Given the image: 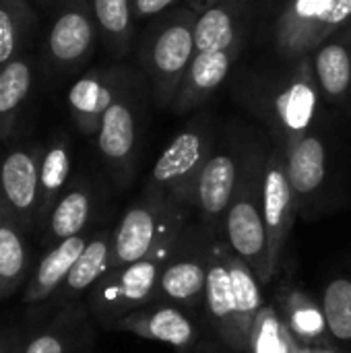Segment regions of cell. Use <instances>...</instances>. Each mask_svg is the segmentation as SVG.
Segmentation results:
<instances>
[{
	"label": "cell",
	"mask_w": 351,
	"mask_h": 353,
	"mask_svg": "<svg viewBox=\"0 0 351 353\" xmlns=\"http://www.w3.org/2000/svg\"><path fill=\"white\" fill-rule=\"evenodd\" d=\"M265 159L267 153L261 147H242L240 178L223 221L228 246L254 271L261 285H269L273 279L269 271V244L263 217Z\"/></svg>",
	"instance_id": "obj_1"
},
{
	"label": "cell",
	"mask_w": 351,
	"mask_h": 353,
	"mask_svg": "<svg viewBox=\"0 0 351 353\" xmlns=\"http://www.w3.org/2000/svg\"><path fill=\"white\" fill-rule=\"evenodd\" d=\"M199 12L190 6L176 8L161 17L141 48V62L159 108H170L186 68L194 56V23Z\"/></svg>",
	"instance_id": "obj_2"
},
{
	"label": "cell",
	"mask_w": 351,
	"mask_h": 353,
	"mask_svg": "<svg viewBox=\"0 0 351 353\" xmlns=\"http://www.w3.org/2000/svg\"><path fill=\"white\" fill-rule=\"evenodd\" d=\"M184 230V207L145 190L112 232L110 271L147 259L161 242L176 238Z\"/></svg>",
	"instance_id": "obj_3"
},
{
	"label": "cell",
	"mask_w": 351,
	"mask_h": 353,
	"mask_svg": "<svg viewBox=\"0 0 351 353\" xmlns=\"http://www.w3.org/2000/svg\"><path fill=\"white\" fill-rule=\"evenodd\" d=\"M180 234L176 238L161 242L147 259L108 271L93 285L91 310L103 325L110 327L118 319L157 300L161 269L166 267Z\"/></svg>",
	"instance_id": "obj_4"
},
{
	"label": "cell",
	"mask_w": 351,
	"mask_h": 353,
	"mask_svg": "<svg viewBox=\"0 0 351 353\" xmlns=\"http://www.w3.org/2000/svg\"><path fill=\"white\" fill-rule=\"evenodd\" d=\"M213 151V134L207 122H194L178 132L157 157L147 190L182 207L194 205L201 172Z\"/></svg>",
	"instance_id": "obj_5"
},
{
	"label": "cell",
	"mask_w": 351,
	"mask_h": 353,
	"mask_svg": "<svg viewBox=\"0 0 351 353\" xmlns=\"http://www.w3.org/2000/svg\"><path fill=\"white\" fill-rule=\"evenodd\" d=\"M261 97V110L277 134L279 147H285L292 141L308 134L321 99L310 56L298 58L296 66L279 81L271 83L269 91Z\"/></svg>",
	"instance_id": "obj_6"
},
{
	"label": "cell",
	"mask_w": 351,
	"mask_h": 353,
	"mask_svg": "<svg viewBox=\"0 0 351 353\" xmlns=\"http://www.w3.org/2000/svg\"><path fill=\"white\" fill-rule=\"evenodd\" d=\"M139 120H141V83L137 77L120 91L114 103L106 110L95 134L97 149L116 180L126 182L132 174L139 151Z\"/></svg>",
	"instance_id": "obj_7"
},
{
	"label": "cell",
	"mask_w": 351,
	"mask_h": 353,
	"mask_svg": "<svg viewBox=\"0 0 351 353\" xmlns=\"http://www.w3.org/2000/svg\"><path fill=\"white\" fill-rule=\"evenodd\" d=\"M97 33L91 0H58L46 39L52 68L58 72L79 70L93 54Z\"/></svg>",
	"instance_id": "obj_8"
},
{
	"label": "cell",
	"mask_w": 351,
	"mask_h": 353,
	"mask_svg": "<svg viewBox=\"0 0 351 353\" xmlns=\"http://www.w3.org/2000/svg\"><path fill=\"white\" fill-rule=\"evenodd\" d=\"M211 244H203L194 234L182 230L166 267L159 275L157 300L178 308H197L203 304L207 288V267Z\"/></svg>",
	"instance_id": "obj_9"
},
{
	"label": "cell",
	"mask_w": 351,
	"mask_h": 353,
	"mask_svg": "<svg viewBox=\"0 0 351 353\" xmlns=\"http://www.w3.org/2000/svg\"><path fill=\"white\" fill-rule=\"evenodd\" d=\"M298 203L288 178L285 153L277 145L265 159L263 170V217L267 228V244H269V271L271 277L279 271L294 219H296Z\"/></svg>",
	"instance_id": "obj_10"
},
{
	"label": "cell",
	"mask_w": 351,
	"mask_h": 353,
	"mask_svg": "<svg viewBox=\"0 0 351 353\" xmlns=\"http://www.w3.org/2000/svg\"><path fill=\"white\" fill-rule=\"evenodd\" d=\"M230 254L232 248L228 246V242H219L213 238L203 306L217 339L236 353H248V347L242 341L238 329V308H236V292L230 273Z\"/></svg>",
	"instance_id": "obj_11"
},
{
	"label": "cell",
	"mask_w": 351,
	"mask_h": 353,
	"mask_svg": "<svg viewBox=\"0 0 351 353\" xmlns=\"http://www.w3.org/2000/svg\"><path fill=\"white\" fill-rule=\"evenodd\" d=\"M242 149H213L197 184L194 205L203 217L205 228L215 238L223 232V221L234 199L238 178H240Z\"/></svg>",
	"instance_id": "obj_12"
},
{
	"label": "cell",
	"mask_w": 351,
	"mask_h": 353,
	"mask_svg": "<svg viewBox=\"0 0 351 353\" xmlns=\"http://www.w3.org/2000/svg\"><path fill=\"white\" fill-rule=\"evenodd\" d=\"M134 74L124 66L91 68L68 91V110L74 126L85 137H95L106 110Z\"/></svg>",
	"instance_id": "obj_13"
},
{
	"label": "cell",
	"mask_w": 351,
	"mask_h": 353,
	"mask_svg": "<svg viewBox=\"0 0 351 353\" xmlns=\"http://www.w3.org/2000/svg\"><path fill=\"white\" fill-rule=\"evenodd\" d=\"M41 153L39 147H17L0 161V199L23 228L37 221Z\"/></svg>",
	"instance_id": "obj_14"
},
{
	"label": "cell",
	"mask_w": 351,
	"mask_h": 353,
	"mask_svg": "<svg viewBox=\"0 0 351 353\" xmlns=\"http://www.w3.org/2000/svg\"><path fill=\"white\" fill-rule=\"evenodd\" d=\"M242 46L244 43L215 52H194L170 108L176 114H186L203 105L228 79L242 52Z\"/></svg>",
	"instance_id": "obj_15"
},
{
	"label": "cell",
	"mask_w": 351,
	"mask_h": 353,
	"mask_svg": "<svg viewBox=\"0 0 351 353\" xmlns=\"http://www.w3.org/2000/svg\"><path fill=\"white\" fill-rule=\"evenodd\" d=\"M110 329L132 333L141 339L168 343L178 350L190 347L197 339V329H194L190 316L182 308L168 304V302L166 304H159V302L147 304V306L118 319L116 323L110 325Z\"/></svg>",
	"instance_id": "obj_16"
},
{
	"label": "cell",
	"mask_w": 351,
	"mask_h": 353,
	"mask_svg": "<svg viewBox=\"0 0 351 353\" xmlns=\"http://www.w3.org/2000/svg\"><path fill=\"white\" fill-rule=\"evenodd\" d=\"M310 56L321 95L341 103L351 93V25L325 39Z\"/></svg>",
	"instance_id": "obj_17"
},
{
	"label": "cell",
	"mask_w": 351,
	"mask_h": 353,
	"mask_svg": "<svg viewBox=\"0 0 351 353\" xmlns=\"http://www.w3.org/2000/svg\"><path fill=\"white\" fill-rule=\"evenodd\" d=\"M285 153L288 178L298 203L304 205L310 196H314L327 176V147L317 132H308L290 145L281 147Z\"/></svg>",
	"instance_id": "obj_18"
},
{
	"label": "cell",
	"mask_w": 351,
	"mask_h": 353,
	"mask_svg": "<svg viewBox=\"0 0 351 353\" xmlns=\"http://www.w3.org/2000/svg\"><path fill=\"white\" fill-rule=\"evenodd\" d=\"M335 0H288L277 25L275 46L283 58L298 60L310 54V37Z\"/></svg>",
	"instance_id": "obj_19"
},
{
	"label": "cell",
	"mask_w": 351,
	"mask_h": 353,
	"mask_svg": "<svg viewBox=\"0 0 351 353\" xmlns=\"http://www.w3.org/2000/svg\"><path fill=\"white\" fill-rule=\"evenodd\" d=\"M246 37V4L244 0H225L203 12L194 23V50L215 52L238 43Z\"/></svg>",
	"instance_id": "obj_20"
},
{
	"label": "cell",
	"mask_w": 351,
	"mask_h": 353,
	"mask_svg": "<svg viewBox=\"0 0 351 353\" xmlns=\"http://www.w3.org/2000/svg\"><path fill=\"white\" fill-rule=\"evenodd\" d=\"M87 242H89V238L79 234V236H72V238H66V240L54 244L50 248V252L39 261L37 271H35L31 283L27 285L23 302L37 304V302H43L50 296H54L64 285L72 265L85 250Z\"/></svg>",
	"instance_id": "obj_21"
},
{
	"label": "cell",
	"mask_w": 351,
	"mask_h": 353,
	"mask_svg": "<svg viewBox=\"0 0 351 353\" xmlns=\"http://www.w3.org/2000/svg\"><path fill=\"white\" fill-rule=\"evenodd\" d=\"M31 87L33 66L25 54L0 66V141H6L14 132Z\"/></svg>",
	"instance_id": "obj_22"
},
{
	"label": "cell",
	"mask_w": 351,
	"mask_h": 353,
	"mask_svg": "<svg viewBox=\"0 0 351 353\" xmlns=\"http://www.w3.org/2000/svg\"><path fill=\"white\" fill-rule=\"evenodd\" d=\"M23 225L0 199V298L12 294L25 279L29 252L23 240Z\"/></svg>",
	"instance_id": "obj_23"
},
{
	"label": "cell",
	"mask_w": 351,
	"mask_h": 353,
	"mask_svg": "<svg viewBox=\"0 0 351 353\" xmlns=\"http://www.w3.org/2000/svg\"><path fill=\"white\" fill-rule=\"evenodd\" d=\"M281 316L298 343L319 347V345H327L331 341L323 304H317L308 294H304L300 290L288 292L283 298Z\"/></svg>",
	"instance_id": "obj_24"
},
{
	"label": "cell",
	"mask_w": 351,
	"mask_h": 353,
	"mask_svg": "<svg viewBox=\"0 0 351 353\" xmlns=\"http://www.w3.org/2000/svg\"><path fill=\"white\" fill-rule=\"evenodd\" d=\"M70 176V145L64 137H54L39 163V209L37 221H48L54 205L62 196V190Z\"/></svg>",
	"instance_id": "obj_25"
},
{
	"label": "cell",
	"mask_w": 351,
	"mask_h": 353,
	"mask_svg": "<svg viewBox=\"0 0 351 353\" xmlns=\"http://www.w3.org/2000/svg\"><path fill=\"white\" fill-rule=\"evenodd\" d=\"M112 259V232L103 230L89 238L85 250L72 265L64 285L60 288L62 298H77L89 288H93L108 271Z\"/></svg>",
	"instance_id": "obj_26"
},
{
	"label": "cell",
	"mask_w": 351,
	"mask_h": 353,
	"mask_svg": "<svg viewBox=\"0 0 351 353\" xmlns=\"http://www.w3.org/2000/svg\"><path fill=\"white\" fill-rule=\"evenodd\" d=\"M91 217V190L85 182L72 184L48 217V242L58 244L66 238L83 234Z\"/></svg>",
	"instance_id": "obj_27"
},
{
	"label": "cell",
	"mask_w": 351,
	"mask_h": 353,
	"mask_svg": "<svg viewBox=\"0 0 351 353\" xmlns=\"http://www.w3.org/2000/svg\"><path fill=\"white\" fill-rule=\"evenodd\" d=\"M97 31L114 56L128 54L134 33L132 0H91Z\"/></svg>",
	"instance_id": "obj_28"
},
{
	"label": "cell",
	"mask_w": 351,
	"mask_h": 353,
	"mask_svg": "<svg viewBox=\"0 0 351 353\" xmlns=\"http://www.w3.org/2000/svg\"><path fill=\"white\" fill-rule=\"evenodd\" d=\"M230 273H232V283H234V292H236L238 329H240L242 341L250 350L252 327L257 323L261 308L265 306L263 294H261V281L254 275V271L234 252L230 254Z\"/></svg>",
	"instance_id": "obj_29"
},
{
	"label": "cell",
	"mask_w": 351,
	"mask_h": 353,
	"mask_svg": "<svg viewBox=\"0 0 351 353\" xmlns=\"http://www.w3.org/2000/svg\"><path fill=\"white\" fill-rule=\"evenodd\" d=\"M33 21L27 0H0V66L23 56Z\"/></svg>",
	"instance_id": "obj_30"
},
{
	"label": "cell",
	"mask_w": 351,
	"mask_h": 353,
	"mask_svg": "<svg viewBox=\"0 0 351 353\" xmlns=\"http://www.w3.org/2000/svg\"><path fill=\"white\" fill-rule=\"evenodd\" d=\"M296 339L273 306H263L252 327L248 353H290Z\"/></svg>",
	"instance_id": "obj_31"
},
{
	"label": "cell",
	"mask_w": 351,
	"mask_h": 353,
	"mask_svg": "<svg viewBox=\"0 0 351 353\" xmlns=\"http://www.w3.org/2000/svg\"><path fill=\"white\" fill-rule=\"evenodd\" d=\"M323 312L333 339L350 343L351 341V281L333 279L323 296Z\"/></svg>",
	"instance_id": "obj_32"
},
{
	"label": "cell",
	"mask_w": 351,
	"mask_h": 353,
	"mask_svg": "<svg viewBox=\"0 0 351 353\" xmlns=\"http://www.w3.org/2000/svg\"><path fill=\"white\" fill-rule=\"evenodd\" d=\"M351 23V0H335L331 4V8L327 10V14L323 17V21L317 25L312 37H310V54L331 35H335L337 31H341L343 27H348Z\"/></svg>",
	"instance_id": "obj_33"
},
{
	"label": "cell",
	"mask_w": 351,
	"mask_h": 353,
	"mask_svg": "<svg viewBox=\"0 0 351 353\" xmlns=\"http://www.w3.org/2000/svg\"><path fill=\"white\" fill-rule=\"evenodd\" d=\"M23 353H66V337L56 331L35 335Z\"/></svg>",
	"instance_id": "obj_34"
},
{
	"label": "cell",
	"mask_w": 351,
	"mask_h": 353,
	"mask_svg": "<svg viewBox=\"0 0 351 353\" xmlns=\"http://www.w3.org/2000/svg\"><path fill=\"white\" fill-rule=\"evenodd\" d=\"M176 0H132L134 8V19H149L157 17L163 10H168Z\"/></svg>",
	"instance_id": "obj_35"
},
{
	"label": "cell",
	"mask_w": 351,
	"mask_h": 353,
	"mask_svg": "<svg viewBox=\"0 0 351 353\" xmlns=\"http://www.w3.org/2000/svg\"><path fill=\"white\" fill-rule=\"evenodd\" d=\"M219 2H225V0H190L188 6L192 10H197V12H203V10H207V8H211V6H215Z\"/></svg>",
	"instance_id": "obj_36"
},
{
	"label": "cell",
	"mask_w": 351,
	"mask_h": 353,
	"mask_svg": "<svg viewBox=\"0 0 351 353\" xmlns=\"http://www.w3.org/2000/svg\"><path fill=\"white\" fill-rule=\"evenodd\" d=\"M290 353H314V347H310V345H302V343H298V341H296Z\"/></svg>",
	"instance_id": "obj_37"
},
{
	"label": "cell",
	"mask_w": 351,
	"mask_h": 353,
	"mask_svg": "<svg viewBox=\"0 0 351 353\" xmlns=\"http://www.w3.org/2000/svg\"><path fill=\"white\" fill-rule=\"evenodd\" d=\"M314 353H337V352L331 347V343H327V345H319V347H314Z\"/></svg>",
	"instance_id": "obj_38"
},
{
	"label": "cell",
	"mask_w": 351,
	"mask_h": 353,
	"mask_svg": "<svg viewBox=\"0 0 351 353\" xmlns=\"http://www.w3.org/2000/svg\"><path fill=\"white\" fill-rule=\"evenodd\" d=\"M0 353H8V350H6L4 345H0Z\"/></svg>",
	"instance_id": "obj_39"
}]
</instances>
